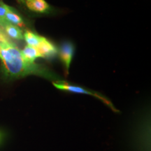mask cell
<instances>
[{
  "label": "cell",
  "instance_id": "cell-1",
  "mask_svg": "<svg viewBox=\"0 0 151 151\" xmlns=\"http://www.w3.org/2000/svg\"><path fill=\"white\" fill-rule=\"evenodd\" d=\"M0 61L1 72L7 79L37 75L49 80L61 81L56 73L47 67L26 60L21 51L11 42L0 43Z\"/></svg>",
  "mask_w": 151,
  "mask_h": 151
},
{
  "label": "cell",
  "instance_id": "cell-2",
  "mask_svg": "<svg viewBox=\"0 0 151 151\" xmlns=\"http://www.w3.org/2000/svg\"><path fill=\"white\" fill-rule=\"evenodd\" d=\"M52 85L55 87L57 89L62 90V91L69 92H73V93H78V94H88V95L93 96V97L97 98L99 100H101L102 102L107 105L109 108L112 109L114 112H119L118 110H117L116 107L113 106V104L111 103V101L106 97L102 95V94L98 93L97 92L92 91V90H88L86 88H83V87L78 86H73V85L68 83L67 82L63 81H58L52 82Z\"/></svg>",
  "mask_w": 151,
  "mask_h": 151
},
{
  "label": "cell",
  "instance_id": "cell-3",
  "mask_svg": "<svg viewBox=\"0 0 151 151\" xmlns=\"http://www.w3.org/2000/svg\"><path fill=\"white\" fill-rule=\"evenodd\" d=\"M74 46L71 42L65 41L62 43L59 48V57L61 62L65 67L66 76L69 73V69L70 67L71 60H72L73 54H74Z\"/></svg>",
  "mask_w": 151,
  "mask_h": 151
},
{
  "label": "cell",
  "instance_id": "cell-4",
  "mask_svg": "<svg viewBox=\"0 0 151 151\" xmlns=\"http://www.w3.org/2000/svg\"><path fill=\"white\" fill-rule=\"evenodd\" d=\"M37 48L40 54L41 58H47V59L52 58L58 52L56 46L45 37L43 38L42 41Z\"/></svg>",
  "mask_w": 151,
  "mask_h": 151
},
{
  "label": "cell",
  "instance_id": "cell-5",
  "mask_svg": "<svg viewBox=\"0 0 151 151\" xmlns=\"http://www.w3.org/2000/svg\"><path fill=\"white\" fill-rule=\"evenodd\" d=\"M29 10L38 14H47L50 11V5L45 0H22Z\"/></svg>",
  "mask_w": 151,
  "mask_h": 151
},
{
  "label": "cell",
  "instance_id": "cell-6",
  "mask_svg": "<svg viewBox=\"0 0 151 151\" xmlns=\"http://www.w3.org/2000/svg\"><path fill=\"white\" fill-rule=\"evenodd\" d=\"M5 18L9 22L14 24L17 27H24L23 19L17 13V11L14 9L11 8V7H10L9 11H7Z\"/></svg>",
  "mask_w": 151,
  "mask_h": 151
},
{
  "label": "cell",
  "instance_id": "cell-7",
  "mask_svg": "<svg viewBox=\"0 0 151 151\" xmlns=\"http://www.w3.org/2000/svg\"><path fill=\"white\" fill-rule=\"evenodd\" d=\"M4 30L5 31L6 35H8L9 37L16 40H22L23 39V34L22 30L18 27L8 22L4 26Z\"/></svg>",
  "mask_w": 151,
  "mask_h": 151
},
{
  "label": "cell",
  "instance_id": "cell-8",
  "mask_svg": "<svg viewBox=\"0 0 151 151\" xmlns=\"http://www.w3.org/2000/svg\"><path fill=\"white\" fill-rule=\"evenodd\" d=\"M43 37L31 31H26L23 35V39L27 43V46L37 48L42 41Z\"/></svg>",
  "mask_w": 151,
  "mask_h": 151
},
{
  "label": "cell",
  "instance_id": "cell-9",
  "mask_svg": "<svg viewBox=\"0 0 151 151\" xmlns=\"http://www.w3.org/2000/svg\"><path fill=\"white\" fill-rule=\"evenodd\" d=\"M21 53L26 60L32 62H35L37 58H41L38 49L32 46H26L23 50H21Z\"/></svg>",
  "mask_w": 151,
  "mask_h": 151
},
{
  "label": "cell",
  "instance_id": "cell-10",
  "mask_svg": "<svg viewBox=\"0 0 151 151\" xmlns=\"http://www.w3.org/2000/svg\"><path fill=\"white\" fill-rule=\"evenodd\" d=\"M9 9H10V6H9L8 5L5 4L2 1H0V24L2 26L3 28L4 26L9 22L6 20L5 16Z\"/></svg>",
  "mask_w": 151,
  "mask_h": 151
},
{
  "label": "cell",
  "instance_id": "cell-11",
  "mask_svg": "<svg viewBox=\"0 0 151 151\" xmlns=\"http://www.w3.org/2000/svg\"><path fill=\"white\" fill-rule=\"evenodd\" d=\"M11 42L7 37V36L4 33V32L0 31V43H7Z\"/></svg>",
  "mask_w": 151,
  "mask_h": 151
},
{
  "label": "cell",
  "instance_id": "cell-12",
  "mask_svg": "<svg viewBox=\"0 0 151 151\" xmlns=\"http://www.w3.org/2000/svg\"><path fill=\"white\" fill-rule=\"evenodd\" d=\"M17 1H19V2L22 3V0H17Z\"/></svg>",
  "mask_w": 151,
  "mask_h": 151
},
{
  "label": "cell",
  "instance_id": "cell-13",
  "mask_svg": "<svg viewBox=\"0 0 151 151\" xmlns=\"http://www.w3.org/2000/svg\"><path fill=\"white\" fill-rule=\"evenodd\" d=\"M0 139H1V134H0Z\"/></svg>",
  "mask_w": 151,
  "mask_h": 151
},
{
  "label": "cell",
  "instance_id": "cell-14",
  "mask_svg": "<svg viewBox=\"0 0 151 151\" xmlns=\"http://www.w3.org/2000/svg\"><path fill=\"white\" fill-rule=\"evenodd\" d=\"M0 25H1V24H0Z\"/></svg>",
  "mask_w": 151,
  "mask_h": 151
}]
</instances>
